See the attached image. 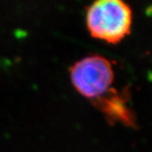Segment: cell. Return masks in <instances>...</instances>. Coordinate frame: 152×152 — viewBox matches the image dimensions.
<instances>
[{"label": "cell", "mask_w": 152, "mask_h": 152, "mask_svg": "<svg viewBox=\"0 0 152 152\" xmlns=\"http://www.w3.org/2000/svg\"><path fill=\"white\" fill-rule=\"evenodd\" d=\"M85 19L94 39L117 44L131 32L133 12L122 0H97L86 8Z\"/></svg>", "instance_id": "6da1fadb"}, {"label": "cell", "mask_w": 152, "mask_h": 152, "mask_svg": "<svg viewBox=\"0 0 152 152\" xmlns=\"http://www.w3.org/2000/svg\"><path fill=\"white\" fill-rule=\"evenodd\" d=\"M70 78L76 91L85 98L94 101L112 89L115 71L112 62L107 58L93 54L72 65Z\"/></svg>", "instance_id": "7a4b0ae2"}, {"label": "cell", "mask_w": 152, "mask_h": 152, "mask_svg": "<svg viewBox=\"0 0 152 152\" xmlns=\"http://www.w3.org/2000/svg\"><path fill=\"white\" fill-rule=\"evenodd\" d=\"M127 95L128 94H119L111 89L104 96L92 102L105 115L110 123L121 122L128 126H135L136 116L126 105Z\"/></svg>", "instance_id": "3957f363"}]
</instances>
